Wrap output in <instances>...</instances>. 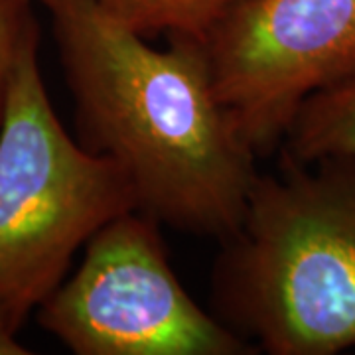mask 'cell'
Instances as JSON below:
<instances>
[{
	"mask_svg": "<svg viewBox=\"0 0 355 355\" xmlns=\"http://www.w3.org/2000/svg\"><path fill=\"white\" fill-rule=\"evenodd\" d=\"M36 2L50 16L77 142L125 170L139 211L229 239L261 172L217 97L203 40L168 34L158 50L99 0Z\"/></svg>",
	"mask_w": 355,
	"mask_h": 355,
	"instance_id": "6da1fadb",
	"label": "cell"
},
{
	"mask_svg": "<svg viewBox=\"0 0 355 355\" xmlns=\"http://www.w3.org/2000/svg\"><path fill=\"white\" fill-rule=\"evenodd\" d=\"M279 154L221 241L211 312L266 354L336 355L355 347V156Z\"/></svg>",
	"mask_w": 355,
	"mask_h": 355,
	"instance_id": "7a4b0ae2",
	"label": "cell"
},
{
	"mask_svg": "<svg viewBox=\"0 0 355 355\" xmlns=\"http://www.w3.org/2000/svg\"><path fill=\"white\" fill-rule=\"evenodd\" d=\"M137 207L125 170L89 153L60 123L34 32L20 51L0 127V298L34 314L67 279L77 251Z\"/></svg>",
	"mask_w": 355,
	"mask_h": 355,
	"instance_id": "3957f363",
	"label": "cell"
},
{
	"mask_svg": "<svg viewBox=\"0 0 355 355\" xmlns=\"http://www.w3.org/2000/svg\"><path fill=\"white\" fill-rule=\"evenodd\" d=\"M160 229L139 209L105 223L36 310L40 328L76 355L257 354L182 286Z\"/></svg>",
	"mask_w": 355,
	"mask_h": 355,
	"instance_id": "277c9868",
	"label": "cell"
},
{
	"mask_svg": "<svg viewBox=\"0 0 355 355\" xmlns=\"http://www.w3.org/2000/svg\"><path fill=\"white\" fill-rule=\"evenodd\" d=\"M214 87L257 156L312 95L355 81V0H235L203 36Z\"/></svg>",
	"mask_w": 355,
	"mask_h": 355,
	"instance_id": "5b68a950",
	"label": "cell"
},
{
	"mask_svg": "<svg viewBox=\"0 0 355 355\" xmlns=\"http://www.w3.org/2000/svg\"><path fill=\"white\" fill-rule=\"evenodd\" d=\"M279 153L306 164L355 156V81L312 95L292 119Z\"/></svg>",
	"mask_w": 355,
	"mask_h": 355,
	"instance_id": "8992f818",
	"label": "cell"
},
{
	"mask_svg": "<svg viewBox=\"0 0 355 355\" xmlns=\"http://www.w3.org/2000/svg\"><path fill=\"white\" fill-rule=\"evenodd\" d=\"M116 20L142 34H188L203 38L235 0H99Z\"/></svg>",
	"mask_w": 355,
	"mask_h": 355,
	"instance_id": "52a82bcc",
	"label": "cell"
},
{
	"mask_svg": "<svg viewBox=\"0 0 355 355\" xmlns=\"http://www.w3.org/2000/svg\"><path fill=\"white\" fill-rule=\"evenodd\" d=\"M36 0H0V127L24 42L40 30Z\"/></svg>",
	"mask_w": 355,
	"mask_h": 355,
	"instance_id": "ba28073f",
	"label": "cell"
},
{
	"mask_svg": "<svg viewBox=\"0 0 355 355\" xmlns=\"http://www.w3.org/2000/svg\"><path fill=\"white\" fill-rule=\"evenodd\" d=\"M28 316L0 298V355H28L30 349L18 340Z\"/></svg>",
	"mask_w": 355,
	"mask_h": 355,
	"instance_id": "9c48e42d",
	"label": "cell"
}]
</instances>
